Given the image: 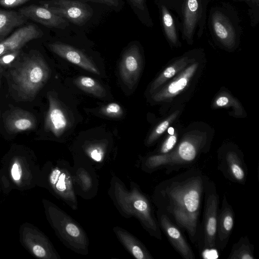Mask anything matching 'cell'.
<instances>
[{"label": "cell", "mask_w": 259, "mask_h": 259, "mask_svg": "<svg viewBox=\"0 0 259 259\" xmlns=\"http://www.w3.org/2000/svg\"><path fill=\"white\" fill-rule=\"evenodd\" d=\"M218 169L228 180L244 185L247 177V167L243 159L234 151H228L219 157Z\"/></svg>", "instance_id": "30bf717a"}, {"label": "cell", "mask_w": 259, "mask_h": 259, "mask_svg": "<svg viewBox=\"0 0 259 259\" xmlns=\"http://www.w3.org/2000/svg\"><path fill=\"white\" fill-rule=\"evenodd\" d=\"M101 3L110 7H117L119 5V0H90Z\"/></svg>", "instance_id": "836d02e7"}, {"label": "cell", "mask_w": 259, "mask_h": 259, "mask_svg": "<svg viewBox=\"0 0 259 259\" xmlns=\"http://www.w3.org/2000/svg\"><path fill=\"white\" fill-rule=\"evenodd\" d=\"M168 133H169V135L174 134V129L171 127H169V128L168 129Z\"/></svg>", "instance_id": "74e56055"}, {"label": "cell", "mask_w": 259, "mask_h": 259, "mask_svg": "<svg viewBox=\"0 0 259 259\" xmlns=\"http://www.w3.org/2000/svg\"><path fill=\"white\" fill-rule=\"evenodd\" d=\"M177 142V136L176 134L170 135L162 144L158 155H165L170 153L174 148Z\"/></svg>", "instance_id": "f1b7e54d"}, {"label": "cell", "mask_w": 259, "mask_h": 259, "mask_svg": "<svg viewBox=\"0 0 259 259\" xmlns=\"http://www.w3.org/2000/svg\"><path fill=\"white\" fill-rule=\"evenodd\" d=\"M19 12L28 19L48 27L63 29L68 25L66 19L56 15L44 6L29 5L20 8Z\"/></svg>", "instance_id": "2e32d148"}, {"label": "cell", "mask_w": 259, "mask_h": 259, "mask_svg": "<svg viewBox=\"0 0 259 259\" xmlns=\"http://www.w3.org/2000/svg\"><path fill=\"white\" fill-rule=\"evenodd\" d=\"M12 85L25 100H33L48 80L50 70L39 55L27 57L10 71Z\"/></svg>", "instance_id": "3957f363"}, {"label": "cell", "mask_w": 259, "mask_h": 259, "mask_svg": "<svg viewBox=\"0 0 259 259\" xmlns=\"http://www.w3.org/2000/svg\"><path fill=\"white\" fill-rule=\"evenodd\" d=\"M12 175L15 180L20 179L21 176V167L17 163H14L12 168Z\"/></svg>", "instance_id": "1f68e13d"}, {"label": "cell", "mask_w": 259, "mask_h": 259, "mask_svg": "<svg viewBox=\"0 0 259 259\" xmlns=\"http://www.w3.org/2000/svg\"><path fill=\"white\" fill-rule=\"evenodd\" d=\"M228 103V98L224 96L219 97L216 101V104L219 107L224 106L226 105Z\"/></svg>", "instance_id": "d590c367"}, {"label": "cell", "mask_w": 259, "mask_h": 259, "mask_svg": "<svg viewBox=\"0 0 259 259\" xmlns=\"http://www.w3.org/2000/svg\"><path fill=\"white\" fill-rule=\"evenodd\" d=\"M156 215L162 232L175 250L184 259H194L195 254L179 227L163 213L156 210Z\"/></svg>", "instance_id": "9c48e42d"}, {"label": "cell", "mask_w": 259, "mask_h": 259, "mask_svg": "<svg viewBox=\"0 0 259 259\" xmlns=\"http://www.w3.org/2000/svg\"><path fill=\"white\" fill-rule=\"evenodd\" d=\"M228 259H254V246L247 236L241 237L232 246Z\"/></svg>", "instance_id": "603a6c76"}, {"label": "cell", "mask_w": 259, "mask_h": 259, "mask_svg": "<svg viewBox=\"0 0 259 259\" xmlns=\"http://www.w3.org/2000/svg\"><path fill=\"white\" fill-rule=\"evenodd\" d=\"M208 179L201 169L192 166L159 183L152 195L157 210L185 230L198 247L202 236L201 211Z\"/></svg>", "instance_id": "6da1fadb"}, {"label": "cell", "mask_w": 259, "mask_h": 259, "mask_svg": "<svg viewBox=\"0 0 259 259\" xmlns=\"http://www.w3.org/2000/svg\"><path fill=\"white\" fill-rule=\"evenodd\" d=\"M187 58L185 57L175 63L173 65L166 68L152 83L150 92L151 93L153 92L155 90L163 83L166 80L174 76L187 64Z\"/></svg>", "instance_id": "484cf974"}, {"label": "cell", "mask_w": 259, "mask_h": 259, "mask_svg": "<svg viewBox=\"0 0 259 259\" xmlns=\"http://www.w3.org/2000/svg\"><path fill=\"white\" fill-rule=\"evenodd\" d=\"M245 1L248 4L250 5L251 7H258L259 0H242Z\"/></svg>", "instance_id": "8d00e7d4"}, {"label": "cell", "mask_w": 259, "mask_h": 259, "mask_svg": "<svg viewBox=\"0 0 259 259\" xmlns=\"http://www.w3.org/2000/svg\"><path fill=\"white\" fill-rule=\"evenodd\" d=\"M113 231L119 241L135 258H153L144 245L128 232L119 227H114Z\"/></svg>", "instance_id": "ac0fdd59"}, {"label": "cell", "mask_w": 259, "mask_h": 259, "mask_svg": "<svg viewBox=\"0 0 259 259\" xmlns=\"http://www.w3.org/2000/svg\"><path fill=\"white\" fill-rule=\"evenodd\" d=\"M211 24L215 37L222 44L228 47L235 45L237 32L230 19L223 12L219 10L212 12Z\"/></svg>", "instance_id": "e0dca14e"}, {"label": "cell", "mask_w": 259, "mask_h": 259, "mask_svg": "<svg viewBox=\"0 0 259 259\" xmlns=\"http://www.w3.org/2000/svg\"><path fill=\"white\" fill-rule=\"evenodd\" d=\"M49 109L45 120V128L57 137H60L70 124L65 109L53 94L48 93Z\"/></svg>", "instance_id": "8fae6325"}, {"label": "cell", "mask_w": 259, "mask_h": 259, "mask_svg": "<svg viewBox=\"0 0 259 259\" xmlns=\"http://www.w3.org/2000/svg\"><path fill=\"white\" fill-rule=\"evenodd\" d=\"M40 3L56 15L77 25H83L93 15V10L89 5L78 1L49 0Z\"/></svg>", "instance_id": "8992f818"}, {"label": "cell", "mask_w": 259, "mask_h": 259, "mask_svg": "<svg viewBox=\"0 0 259 259\" xmlns=\"http://www.w3.org/2000/svg\"><path fill=\"white\" fill-rule=\"evenodd\" d=\"M142 58L136 45L130 46L123 54L120 64L121 78L130 89L137 82L141 71Z\"/></svg>", "instance_id": "7c38bea8"}, {"label": "cell", "mask_w": 259, "mask_h": 259, "mask_svg": "<svg viewBox=\"0 0 259 259\" xmlns=\"http://www.w3.org/2000/svg\"><path fill=\"white\" fill-rule=\"evenodd\" d=\"M30 0H0V5L6 8H13L21 6Z\"/></svg>", "instance_id": "4dcf8cb0"}, {"label": "cell", "mask_w": 259, "mask_h": 259, "mask_svg": "<svg viewBox=\"0 0 259 259\" xmlns=\"http://www.w3.org/2000/svg\"><path fill=\"white\" fill-rule=\"evenodd\" d=\"M71 170L76 194L84 199L94 197L98 191L99 183L92 164L75 163Z\"/></svg>", "instance_id": "ba28073f"}, {"label": "cell", "mask_w": 259, "mask_h": 259, "mask_svg": "<svg viewBox=\"0 0 259 259\" xmlns=\"http://www.w3.org/2000/svg\"><path fill=\"white\" fill-rule=\"evenodd\" d=\"M33 251L35 255L39 257H43L46 254V250L39 245H35L33 248Z\"/></svg>", "instance_id": "d6a6232c"}, {"label": "cell", "mask_w": 259, "mask_h": 259, "mask_svg": "<svg viewBox=\"0 0 259 259\" xmlns=\"http://www.w3.org/2000/svg\"><path fill=\"white\" fill-rule=\"evenodd\" d=\"M72 166L65 163L51 172L49 180L60 198L72 209H77L78 203L72 175Z\"/></svg>", "instance_id": "52a82bcc"}, {"label": "cell", "mask_w": 259, "mask_h": 259, "mask_svg": "<svg viewBox=\"0 0 259 259\" xmlns=\"http://www.w3.org/2000/svg\"><path fill=\"white\" fill-rule=\"evenodd\" d=\"M36 123V119L31 113L17 109L12 111L7 118L6 126L9 132L18 133L33 129Z\"/></svg>", "instance_id": "d6986e66"}, {"label": "cell", "mask_w": 259, "mask_h": 259, "mask_svg": "<svg viewBox=\"0 0 259 259\" xmlns=\"http://www.w3.org/2000/svg\"><path fill=\"white\" fill-rule=\"evenodd\" d=\"M106 151L107 144L101 142H92L84 147V151L87 157L97 163L104 161Z\"/></svg>", "instance_id": "d4e9b609"}, {"label": "cell", "mask_w": 259, "mask_h": 259, "mask_svg": "<svg viewBox=\"0 0 259 259\" xmlns=\"http://www.w3.org/2000/svg\"><path fill=\"white\" fill-rule=\"evenodd\" d=\"M175 115H172L168 119L161 122L149 136L147 144H152L168 127L170 122L175 118Z\"/></svg>", "instance_id": "83f0119b"}, {"label": "cell", "mask_w": 259, "mask_h": 259, "mask_svg": "<svg viewBox=\"0 0 259 259\" xmlns=\"http://www.w3.org/2000/svg\"><path fill=\"white\" fill-rule=\"evenodd\" d=\"M48 46L52 52L61 58L91 73L100 74L92 60L76 48L58 41L50 44Z\"/></svg>", "instance_id": "5bb4252c"}, {"label": "cell", "mask_w": 259, "mask_h": 259, "mask_svg": "<svg viewBox=\"0 0 259 259\" xmlns=\"http://www.w3.org/2000/svg\"><path fill=\"white\" fill-rule=\"evenodd\" d=\"M203 202L202 236L199 248L202 251H207L215 248L219 210V195L215 183L209 179L205 188Z\"/></svg>", "instance_id": "277c9868"}, {"label": "cell", "mask_w": 259, "mask_h": 259, "mask_svg": "<svg viewBox=\"0 0 259 259\" xmlns=\"http://www.w3.org/2000/svg\"><path fill=\"white\" fill-rule=\"evenodd\" d=\"M108 194L120 213L126 218L134 217L149 234L162 239L160 228L152 205V201L133 182L130 190L126 189L123 183L116 177H112Z\"/></svg>", "instance_id": "7a4b0ae2"}, {"label": "cell", "mask_w": 259, "mask_h": 259, "mask_svg": "<svg viewBox=\"0 0 259 259\" xmlns=\"http://www.w3.org/2000/svg\"><path fill=\"white\" fill-rule=\"evenodd\" d=\"M134 5L138 9L143 11L145 10V0H131Z\"/></svg>", "instance_id": "e575fe53"}, {"label": "cell", "mask_w": 259, "mask_h": 259, "mask_svg": "<svg viewBox=\"0 0 259 259\" xmlns=\"http://www.w3.org/2000/svg\"><path fill=\"white\" fill-rule=\"evenodd\" d=\"M197 64L187 68L184 72L168 86L157 93L153 97L154 100L159 101L174 97L183 91L188 85L197 68Z\"/></svg>", "instance_id": "ffe728a7"}, {"label": "cell", "mask_w": 259, "mask_h": 259, "mask_svg": "<svg viewBox=\"0 0 259 259\" xmlns=\"http://www.w3.org/2000/svg\"><path fill=\"white\" fill-rule=\"evenodd\" d=\"M183 2L185 1V0H183Z\"/></svg>", "instance_id": "f35d334b"}, {"label": "cell", "mask_w": 259, "mask_h": 259, "mask_svg": "<svg viewBox=\"0 0 259 259\" xmlns=\"http://www.w3.org/2000/svg\"><path fill=\"white\" fill-rule=\"evenodd\" d=\"M42 34V31L33 24L20 27L0 42V56L20 50L27 42L41 37Z\"/></svg>", "instance_id": "9a60e30c"}, {"label": "cell", "mask_w": 259, "mask_h": 259, "mask_svg": "<svg viewBox=\"0 0 259 259\" xmlns=\"http://www.w3.org/2000/svg\"><path fill=\"white\" fill-rule=\"evenodd\" d=\"M160 13L164 33L167 39L174 45L179 43L178 33L175 20L165 5H161Z\"/></svg>", "instance_id": "7402d4cb"}, {"label": "cell", "mask_w": 259, "mask_h": 259, "mask_svg": "<svg viewBox=\"0 0 259 259\" xmlns=\"http://www.w3.org/2000/svg\"><path fill=\"white\" fill-rule=\"evenodd\" d=\"M74 83L80 90L99 98H103L106 92L104 88L93 78L80 76L76 78Z\"/></svg>", "instance_id": "cb8c5ba5"}, {"label": "cell", "mask_w": 259, "mask_h": 259, "mask_svg": "<svg viewBox=\"0 0 259 259\" xmlns=\"http://www.w3.org/2000/svg\"><path fill=\"white\" fill-rule=\"evenodd\" d=\"M27 20L19 12L0 10V42L14 28L24 24Z\"/></svg>", "instance_id": "44dd1931"}, {"label": "cell", "mask_w": 259, "mask_h": 259, "mask_svg": "<svg viewBox=\"0 0 259 259\" xmlns=\"http://www.w3.org/2000/svg\"><path fill=\"white\" fill-rule=\"evenodd\" d=\"M102 114L111 118H119L123 113L122 108L116 103H111L101 109Z\"/></svg>", "instance_id": "4316f807"}, {"label": "cell", "mask_w": 259, "mask_h": 259, "mask_svg": "<svg viewBox=\"0 0 259 259\" xmlns=\"http://www.w3.org/2000/svg\"><path fill=\"white\" fill-rule=\"evenodd\" d=\"M20 50L5 54L0 56V67L8 66L18 57Z\"/></svg>", "instance_id": "f546056e"}, {"label": "cell", "mask_w": 259, "mask_h": 259, "mask_svg": "<svg viewBox=\"0 0 259 259\" xmlns=\"http://www.w3.org/2000/svg\"><path fill=\"white\" fill-rule=\"evenodd\" d=\"M235 214L232 206L224 195L222 205L219 210L215 248L223 250L227 246L234 226Z\"/></svg>", "instance_id": "4fadbf2b"}, {"label": "cell", "mask_w": 259, "mask_h": 259, "mask_svg": "<svg viewBox=\"0 0 259 259\" xmlns=\"http://www.w3.org/2000/svg\"><path fill=\"white\" fill-rule=\"evenodd\" d=\"M208 0H185L182 5L181 31L184 38L193 41L195 34L201 36L205 24Z\"/></svg>", "instance_id": "5b68a950"}]
</instances>
